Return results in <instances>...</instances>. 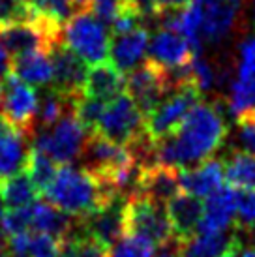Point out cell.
Masks as SVG:
<instances>
[{"instance_id":"9","label":"cell","mask_w":255,"mask_h":257,"mask_svg":"<svg viewBox=\"0 0 255 257\" xmlns=\"http://www.w3.org/2000/svg\"><path fill=\"white\" fill-rule=\"evenodd\" d=\"M38 105L40 96L36 92V86L25 83L10 70L2 81V109L8 118L29 137L34 132Z\"/></svg>"},{"instance_id":"2","label":"cell","mask_w":255,"mask_h":257,"mask_svg":"<svg viewBox=\"0 0 255 257\" xmlns=\"http://www.w3.org/2000/svg\"><path fill=\"white\" fill-rule=\"evenodd\" d=\"M42 195L66 214L83 218L105 207L122 193H116L107 180L86 167L66 164L58 167L55 179Z\"/></svg>"},{"instance_id":"19","label":"cell","mask_w":255,"mask_h":257,"mask_svg":"<svg viewBox=\"0 0 255 257\" xmlns=\"http://www.w3.org/2000/svg\"><path fill=\"white\" fill-rule=\"evenodd\" d=\"M234 246H240L236 231H197L184 242H175L171 248L180 257H221Z\"/></svg>"},{"instance_id":"26","label":"cell","mask_w":255,"mask_h":257,"mask_svg":"<svg viewBox=\"0 0 255 257\" xmlns=\"http://www.w3.org/2000/svg\"><path fill=\"white\" fill-rule=\"evenodd\" d=\"M225 179L234 188L255 190V154L248 150H236L225 162Z\"/></svg>"},{"instance_id":"15","label":"cell","mask_w":255,"mask_h":257,"mask_svg":"<svg viewBox=\"0 0 255 257\" xmlns=\"http://www.w3.org/2000/svg\"><path fill=\"white\" fill-rule=\"evenodd\" d=\"M203 208L205 205L201 197L188 192H178L175 197L167 201V214L175 233V242H184L197 233L203 218Z\"/></svg>"},{"instance_id":"6","label":"cell","mask_w":255,"mask_h":257,"mask_svg":"<svg viewBox=\"0 0 255 257\" xmlns=\"http://www.w3.org/2000/svg\"><path fill=\"white\" fill-rule=\"evenodd\" d=\"M145 132H147L145 114L130 98V94L122 92L105 103L94 134H99L120 147H130Z\"/></svg>"},{"instance_id":"14","label":"cell","mask_w":255,"mask_h":257,"mask_svg":"<svg viewBox=\"0 0 255 257\" xmlns=\"http://www.w3.org/2000/svg\"><path fill=\"white\" fill-rule=\"evenodd\" d=\"M203 218L197 231L214 233V231H229L234 225L236 216V188L223 184L214 193H210L203 203Z\"/></svg>"},{"instance_id":"36","label":"cell","mask_w":255,"mask_h":257,"mask_svg":"<svg viewBox=\"0 0 255 257\" xmlns=\"http://www.w3.org/2000/svg\"><path fill=\"white\" fill-rule=\"evenodd\" d=\"M190 75L195 81V85L201 88V92H208L216 85V72L212 70V66L199 55H195L190 62Z\"/></svg>"},{"instance_id":"21","label":"cell","mask_w":255,"mask_h":257,"mask_svg":"<svg viewBox=\"0 0 255 257\" xmlns=\"http://www.w3.org/2000/svg\"><path fill=\"white\" fill-rule=\"evenodd\" d=\"M75 229H77V218L62 212L47 199L34 201L30 205V231L49 233L62 240Z\"/></svg>"},{"instance_id":"16","label":"cell","mask_w":255,"mask_h":257,"mask_svg":"<svg viewBox=\"0 0 255 257\" xmlns=\"http://www.w3.org/2000/svg\"><path fill=\"white\" fill-rule=\"evenodd\" d=\"M150 34L145 27L114 34L111 38V49H109V60L113 62L120 72L130 73L141 64L145 55L149 53Z\"/></svg>"},{"instance_id":"13","label":"cell","mask_w":255,"mask_h":257,"mask_svg":"<svg viewBox=\"0 0 255 257\" xmlns=\"http://www.w3.org/2000/svg\"><path fill=\"white\" fill-rule=\"evenodd\" d=\"M193 57H195V51L191 49L190 42L175 30L162 27L150 38L149 60L163 68L165 72L184 68L193 60Z\"/></svg>"},{"instance_id":"7","label":"cell","mask_w":255,"mask_h":257,"mask_svg":"<svg viewBox=\"0 0 255 257\" xmlns=\"http://www.w3.org/2000/svg\"><path fill=\"white\" fill-rule=\"evenodd\" d=\"M201 100H203V92L195 85V81L182 83L175 90H171L165 96V100L145 118L149 136L154 141H158V139L167 137L173 132H177L178 126L186 120L190 111Z\"/></svg>"},{"instance_id":"10","label":"cell","mask_w":255,"mask_h":257,"mask_svg":"<svg viewBox=\"0 0 255 257\" xmlns=\"http://www.w3.org/2000/svg\"><path fill=\"white\" fill-rule=\"evenodd\" d=\"M49 53L51 60H53V83H51V86L60 90L66 96L81 98L85 94L88 64L77 53H73L64 43V40L55 43Z\"/></svg>"},{"instance_id":"17","label":"cell","mask_w":255,"mask_h":257,"mask_svg":"<svg viewBox=\"0 0 255 257\" xmlns=\"http://www.w3.org/2000/svg\"><path fill=\"white\" fill-rule=\"evenodd\" d=\"M180 177V188L182 192H188L197 197H208L218 188L223 186L225 180V164L221 160L208 158L205 162L191 167H182L178 171Z\"/></svg>"},{"instance_id":"31","label":"cell","mask_w":255,"mask_h":257,"mask_svg":"<svg viewBox=\"0 0 255 257\" xmlns=\"http://www.w3.org/2000/svg\"><path fill=\"white\" fill-rule=\"evenodd\" d=\"M36 14L27 0H0V27L34 21Z\"/></svg>"},{"instance_id":"30","label":"cell","mask_w":255,"mask_h":257,"mask_svg":"<svg viewBox=\"0 0 255 257\" xmlns=\"http://www.w3.org/2000/svg\"><path fill=\"white\" fill-rule=\"evenodd\" d=\"M156 244L137 235H124L116 244L109 248L107 257H154Z\"/></svg>"},{"instance_id":"33","label":"cell","mask_w":255,"mask_h":257,"mask_svg":"<svg viewBox=\"0 0 255 257\" xmlns=\"http://www.w3.org/2000/svg\"><path fill=\"white\" fill-rule=\"evenodd\" d=\"M255 225V190L236 188V216L234 229Z\"/></svg>"},{"instance_id":"3","label":"cell","mask_w":255,"mask_h":257,"mask_svg":"<svg viewBox=\"0 0 255 257\" xmlns=\"http://www.w3.org/2000/svg\"><path fill=\"white\" fill-rule=\"evenodd\" d=\"M124 231L126 235L147 238L152 244H156V248H169L175 242L167 205L139 192L132 193L126 201Z\"/></svg>"},{"instance_id":"42","label":"cell","mask_w":255,"mask_h":257,"mask_svg":"<svg viewBox=\"0 0 255 257\" xmlns=\"http://www.w3.org/2000/svg\"><path fill=\"white\" fill-rule=\"evenodd\" d=\"M253 15H255V0H253Z\"/></svg>"},{"instance_id":"5","label":"cell","mask_w":255,"mask_h":257,"mask_svg":"<svg viewBox=\"0 0 255 257\" xmlns=\"http://www.w3.org/2000/svg\"><path fill=\"white\" fill-rule=\"evenodd\" d=\"M86 139L88 132L79 122L75 111H70L51 128L36 130L30 136V143L32 149L45 152L58 165H66L81 158Z\"/></svg>"},{"instance_id":"38","label":"cell","mask_w":255,"mask_h":257,"mask_svg":"<svg viewBox=\"0 0 255 257\" xmlns=\"http://www.w3.org/2000/svg\"><path fill=\"white\" fill-rule=\"evenodd\" d=\"M73 12H81V10H88L90 6V0H70Z\"/></svg>"},{"instance_id":"28","label":"cell","mask_w":255,"mask_h":257,"mask_svg":"<svg viewBox=\"0 0 255 257\" xmlns=\"http://www.w3.org/2000/svg\"><path fill=\"white\" fill-rule=\"evenodd\" d=\"M57 162L51 156H47L45 152L38 149L30 150L29 164H27V173L30 175V179L34 182V186L38 188V192L43 193L47 190V186L51 184V180L55 179L58 167Z\"/></svg>"},{"instance_id":"22","label":"cell","mask_w":255,"mask_h":257,"mask_svg":"<svg viewBox=\"0 0 255 257\" xmlns=\"http://www.w3.org/2000/svg\"><path fill=\"white\" fill-rule=\"evenodd\" d=\"M126 88V77L111 60H103L94 64L88 70L85 85V96L98 98L101 101H111Z\"/></svg>"},{"instance_id":"8","label":"cell","mask_w":255,"mask_h":257,"mask_svg":"<svg viewBox=\"0 0 255 257\" xmlns=\"http://www.w3.org/2000/svg\"><path fill=\"white\" fill-rule=\"evenodd\" d=\"M173 90L167 72L147 58V62L139 64L128 73L126 92L137 103L145 118L165 100V96Z\"/></svg>"},{"instance_id":"24","label":"cell","mask_w":255,"mask_h":257,"mask_svg":"<svg viewBox=\"0 0 255 257\" xmlns=\"http://www.w3.org/2000/svg\"><path fill=\"white\" fill-rule=\"evenodd\" d=\"M10 70L36 88H47L53 83V60L49 51H32L12 58Z\"/></svg>"},{"instance_id":"34","label":"cell","mask_w":255,"mask_h":257,"mask_svg":"<svg viewBox=\"0 0 255 257\" xmlns=\"http://www.w3.org/2000/svg\"><path fill=\"white\" fill-rule=\"evenodd\" d=\"M62 240L55 235L30 231V257H58Z\"/></svg>"},{"instance_id":"18","label":"cell","mask_w":255,"mask_h":257,"mask_svg":"<svg viewBox=\"0 0 255 257\" xmlns=\"http://www.w3.org/2000/svg\"><path fill=\"white\" fill-rule=\"evenodd\" d=\"M242 0H203V29L206 42H220L233 30Z\"/></svg>"},{"instance_id":"41","label":"cell","mask_w":255,"mask_h":257,"mask_svg":"<svg viewBox=\"0 0 255 257\" xmlns=\"http://www.w3.org/2000/svg\"><path fill=\"white\" fill-rule=\"evenodd\" d=\"M177 255H178L177 251H175V250H173V248H171V250H167V251H165V253H162V255H160V257H177Z\"/></svg>"},{"instance_id":"11","label":"cell","mask_w":255,"mask_h":257,"mask_svg":"<svg viewBox=\"0 0 255 257\" xmlns=\"http://www.w3.org/2000/svg\"><path fill=\"white\" fill-rule=\"evenodd\" d=\"M128 195H116L113 201H109L105 207L92 212L88 216L77 218L79 229L86 235L94 236L96 240L111 248L116 244L122 236L126 235L124 231V208H126Z\"/></svg>"},{"instance_id":"23","label":"cell","mask_w":255,"mask_h":257,"mask_svg":"<svg viewBox=\"0 0 255 257\" xmlns=\"http://www.w3.org/2000/svg\"><path fill=\"white\" fill-rule=\"evenodd\" d=\"M32 143L21 130L0 134V179H6L27 169Z\"/></svg>"},{"instance_id":"39","label":"cell","mask_w":255,"mask_h":257,"mask_svg":"<svg viewBox=\"0 0 255 257\" xmlns=\"http://www.w3.org/2000/svg\"><path fill=\"white\" fill-rule=\"evenodd\" d=\"M242 246H234L233 250H229L227 253H223L221 257H238V250H240Z\"/></svg>"},{"instance_id":"20","label":"cell","mask_w":255,"mask_h":257,"mask_svg":"<svg viewBox=\"0 0 255 257\" xmlns=\"http://www.w3.org/2000/svg\"><path fill=\"white\" fill-rule=\"evenodd\" d=\"M178 171L180 169H177V167H169V165L162 164L147 165L141 171L137 192L167 205V201L171 197H175L178 192H182Z\"/></svg>"},{"instance_id":"1","label":"cell","mask_w":255,"mask_h":257,"mask_svg":"<svg viewBox=\"0 0 255 257\" xmlns=\"http://www.w3.org/2000/svg\"><path fill=\"white\" fill-rule=\"evenodd\" d=\"M227 136L220 101H199L171 136L156 141L154 162L169 167H191L218 152Z\"/></svg>"},{"instance_id":"4","label":"cell","mask_w":255,"mask_h":257,"mask_svg":"<svg viewBox=\"0 0 255 257\" xmlns=\"http://www.w3.org/2000/svg\"><path fill=\"white\" fill-rule=\"evenodd\" d=\"M64 43L73 53L85 60L86 64H99L109 60L111 49V32L105 23L99 21L90 10L73 12L70 19L64 25Z\"/></svg>"},{"instance_id":"25","label":"cell","mask_w":255,"mask_h":257,"mask_svg":"<svg viewBox=\"0 0 255 257\" xmlns=\"http://www.w3.org/2000/svg\"><path fill=\"white\" fill-rule=\"evenodd\" d=\"M38 188L34 186L27 169L17 175L0 179V201L6 208H25L38 201Z\"/></svg>"},{"instance_id":"12","label":"cell","mask_w":255,"mask_h":257,"mask_svg":"<svg viewBox=\"0 0 255 257\" xmlns=\"http://www.w3.org/2000/svg\"><path fill=\"white\" fill-rule=\"evenodd\" d=\"M79 160L83 162V167L99 175L101 179H107L111 173L124 165L137 162L128 147H120L99 134H88V139Z\"/></svg>"},{"instance_id":"29","label":"cell","mask_w":255,"mask_h":257,"mask_svg":"<svg viewBox=\"0 0 255 257\" xmlns=\"http://www.w3.org/2000/svg\"><path fill=\"white\" fill-rule=\"evenodd\" d=\"M27 2L34 10L36 19H45L58 27H64L66 21L73 15L70 0H27Z\"/></svg>"},{"instance_id":"40","label":"cell","mask_w":255,"mask_h":257,"mask_svg":"<svg viewBox=\"0 0 255 257\" xmlns=\"http://www.w3.org/2000/svg\"><path fill=\"white\" fill-rule=\"evenodd\" d=\"M242 257H255V248H248L242 251Z\"/></svg>"},{"instance_id":"37","label":"cell","mask_w":255,"mask_h":257,"mask_svg":"<svg viewBox=\"0 0 255 257\" xmlns=\"http://www.w3.org/2000/svg\"><path fill=\"white\" fill-rule=\"evenodd\" d=\"M191 0H156V8H158V15L165 14V12H171V10H180V8H186Z\"/></svg>"},{"instance_id":"27","label":"cell","mask_w":255,"mask_h":257,"mask_svg":"<svg viewBox=\"0 0 255 257\" xmlns=\"http://www.w3.org/2000/svg\"><path fill=\"white\" fill-rule=\"evenodd\" d=\"M109 255V248L96 240L94 236L86 235L79 229V220H77V229L62 238V248H60V255L58 257H107Z\"/></svg>"},{"instance_id":"35","label":"cell","mask_w":255,"mask_h":257,"mask_svg":"<svg viewBox=\"0 0 255 257\" xmlns=\"http://www.w3.org/2000/svg\"><path fill=\"white\" fill-rule=\"evenodd\" d=\"M130 6H132L130 0H90L88 10L98 17L99 21H103L105 25H111Z\"/></svg>"},{"instance_id":"32","label":"cell","mask_w":255,"mask_h":257,"mask_svg":"<svg viewBox=\"0 0 255 257\" xmlns=\"http://www.w3.org/2000/svg\"><path fill=\"white\" fill-rule=\"evenodd\" d=\"M105 107V101L98 100V98H90V96H81V100L77 101L75 105V114H77L79 122L83 124V128L88 132V134H94L96 132V126H98V120L101 116V111Z\"/></svg>"}]
</instances>
